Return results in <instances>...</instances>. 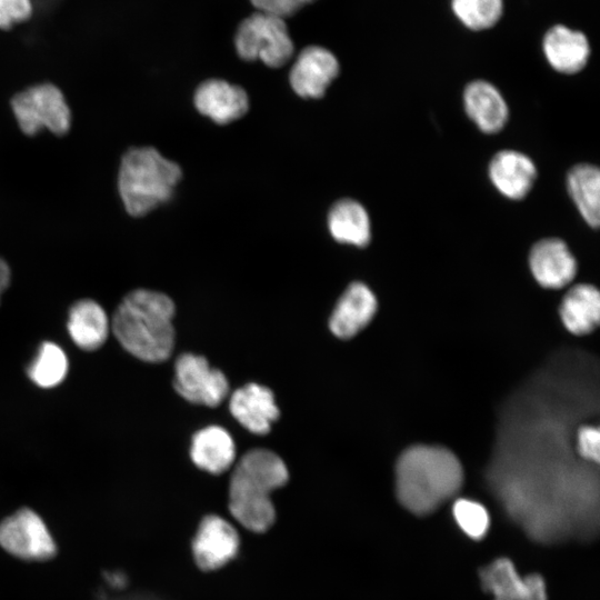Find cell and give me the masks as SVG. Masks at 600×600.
Listing matches in <instances>:
<instances>
[{
    "mask_svg": "<svg viewBox=\"0 0 600 600\" xmlns=\"http://www.w3.org/2000/svg\"><path fill=\"white\" fill-rule=\"evenodd\" d=\"M174 303L164 293L136 289L117 307L111 329L122 348L146 362L166 361L174 347Z\"/></svg>",
    "mask_w": 600,
    "mask_h": 600,
    "instance_id": "obj_1",
    "label": "cell"
},
{
    "mask_svg": "<svg viewBox=\"0 0 600 600\" xmlns=\"http://www.w3.org/2000/svg\"><path fill=\"white\" fill-rule=\"evenodd\" d=\"M463 472L457 457L440 447L407 449L396 467V490L410 512L426 516L452 498L461 488Z\"/></svg>",
    "mask_w": 600,
    "mask_h": 600,
    "instance_id": "obj_2",
    "label": "cell"
},
{
    "mask_svg": "<svg viewBox=\"0 0 600 600\" xmlns=\"http://www.w3.org/2000/svg\"><path fill=\"white\" fill-rule=\"evenodd\" d=\"M283 460L267 449H252L238 461L229 486V509L234 519L254 532L268 530L276 510L271 492L288 481Z\"/></svg>",
    "mask_w": 600,
    "mask_h": 600,
    "instance_id": "obj_3",
    "label": "cell"
},
{
    "mask_svg": "<svg viewBox=\"0 0 600 600\" xmlns=\"http://www.w3.org/2000/svg\"><path fill=\"white\" fill-rule=\"evenodd\" d=\"M182 177L180 167L153 147H133L121 157L117 190L131 217H143L169 201Z\"/></svg>",
    "mask_w": 600,
    "mask_h": 600,
    "instance_id": "obj_4",
    "label": "cell"
},
{
    "mask_svg": "<svg viewBox=\"0 0 600 600\" xmlns=\"http://www.w3.org/2000/svg\"><path fill=\"white\" fill-rule=\"evenodd\" d=\"M10 108L20 131L33 137L47 130L54 136L66 134L72 123L68 101L58 86L37 83L17 92Z\"/></svg>",
    "mask_w": 600,
    "mask_h": 600,
    "instance_id": "obj_5",
    "label": "cell"
},
{
    "mask_svg": "<svg viewBox=\"0 0 600 600\" xmlns=\"http://www.w3.org/2000/svg\"><path fill=\"white\" fill-rule=\"evenodd\" d=\"M234 46L241 59L261 60L271 68L284 66L294 51L286 19L261 11H256L239 24Z\"/></svg>",
    "mask_w": 600,
    "mask_h": 600,
    "instance_id": "obj_6",
    "label": "cell"
},
{
    "mask_svg": "<svg viewBox=\"0 0 600 600\" xmlns=\"http://www.w3.org/2000/svg\"><path fill=\"white\" fill-rule=\"evenodd\" d=\"M0 547L26 561H47L58 550L43 519L29 508H21L0 522Z\"/></svg>",
    "mask_w": 600,
    "mask_h": 600,
    "instance_id": "obj_7",
    "label": "cell"
},
{
    "mask_svg": "<svg viewBox=\"0 0 600 600\" xmlns=\"http://www.w3.org/2000/svg\"><path fill=\"white\" fill-rule=\"evenodd\" d=\"M173 387L189 402L208 407L219 406L229 392L226 376L211 368L204 357L192 353L177 358Z\"/></svg>",
    "mask_w": 600,
    "mask_h": 600,
    "instance_id": "obj_8",
    "label": "cell"
},
{
    "mask_svg": "<svg viewBox=\"0 0 600 600\" xmlns=\"http://www.w3.org/2000/svg\"><path fill=\"white\" fill-rule=\"evenodd\" d=\"M481 587L494 600H547L546 584L540 574L520 577L511 560L498 558L479 570Z\"/></svg>",
    "mask_w": 600,
    "mask_h": 600,
    "instance_id": "obj_9",
    "label": "cell"
},
{
    "mask_svg": "<svg viewBox=\"0 0 600 600\" xmlns=\"http://www.w3.org/2000/svg\"><path fill=\"white\" fill-rule=\"evenodd\" d=\"M339 73L336 56L326 48L310 46L300 51L289 80L293 91L306 99L321 98Z\"/></svg>",
    "mask_w": 600,
    "mask_h": 600,
    "instance_id": "obj_10",
    "label": "cell"
},
{
    "mask_svg": "<svg viewBox=\"0 0 600 600\" xmlns=\"http://www.w3.org/2000/svg\"><path fill=\"white\" fill-rule=\"evenodd\" d=\"M239 549L236 529L218 516L206 517L192 541L198 567L204 571L219 569L233 559Z\"/></svg>",
    "mask_w": 600,
    "mask_h": 600,
    "instance_id": "obj_11",
    "label": "cell"
},
{
    "mask_svg": "<svg viewBox=\"0 0 600 600\" xmlns=\"http://www.w3.org/2000/svg\"><path fill=\"white\" fill-rule=\"evenodd\" d=\"M529 266L537 282L549 289L564 287L577 272L573 254L559 238H544L536 242L530 250Z\"/></svg>",
    "mask_w": 600,
    "mask_h": 600,
    "instance_id": "obj_12",
    "label": "cell"
},
{
    "mask_svg": "<svg viewBox=\"0 0 600 600\" xmlns=\"http://www.w3.org/2000/svg\"><path fill=\"white\" fill-rule=\"evenodd\" d=\"M197 110L218 124L241 118L249 108L247 92L221 79H209L199 84L193 97Z\"/></svg>",
    "mask_w": 600,
    "mask_h": 600,
    "instance_id": "obj_13",
    "label": "cell"
},
{
    "mask_svg": "<svg viewBox=\"0 0 600 600\" xmlns=\"http://www.w3.org/2000/svg\"><path fill=\"white\" fill-rule=\"evenodd\" d=\"M231 414L248 431L266 434L279 417L272 391L257 383L237 389L229 401Z\"/></svg>",
    "mask_w": 600,
    "mask_h": 600,
    "instance_id": "obj_14",
    "label": "cell"
},
{
    "mask_svg": "<svg viewBox=\"0 0 600 600\" xmlns=\"http://www.w3.org/2000/svg\"><path fill=\"white\" fill-rule=\"evenodd\" d=\"M488 173L501 194L511 200H520L531 190L537 178V168L527 154L507 149L492 157Z\"/></svg>",
    "mask_w": 600,
    "mask_h": 600,
    "instance_id": "obj_15",
    "label": "cell"
},
{
    "mask_svg": "<svg viewBox=\"0 0 600 600\" xmlns=\"http://www.w3.org/2000/svg\"><path fill=\"white\" fill-rule=\"evenodd\" d=\"M377 311L373 292L362 282L351 283L340 297L329 320L331 332L349 339L361 331Z\"/></svg>",
    "mask_w": 600,
    "mask_h": 600,
    "instance_id": "obj_16",
    "label": "cell"
},
{
    "mask_svg": "<svg viewBox=\"0 0 600 600\" xmlns=\"http://www.w3.org/2000/svg\"><path fill=\"white\" fill-rule=\"evenodd\" d=\"M542 50L549 64L566 74L581 71L590 56L587 37L562 24L553 26L546 32Z\"/></svg>",
    "mask_w": 600,
    "mask_h": 600,
    "instance_id": "obj_17",
    "label": "cell"
},
{
    "mask_svg": "<svg viewBox=\"0 0 600 600\" xmlns=\"http://www.w3.org/2000/svg\"><path fill=\"white\" fill-rule=\"evenodd\" d=\"M463 106L468 117L486 133L500 131L509 117L507 102L490 82L476 80L463 91Z\"/></svg>",
    "mask_w": 600,
    "mask_h": 600,
    "instance_id": "obj_18",
    "label": "cell"
},
{
    "mask_svg": "<svg viewBox=\"0 0 600 600\" xmlns=\"http://www.w3.org/2000/svg\"><path fill=\"white\" fill-rule=\"evenodd\" d=\"M67 328L72 341L82 350L93 351L107 340L110 322L104 309L92 299H81L69 310Z\"/></svg>",
    "mask_w": 600,
    "mask_h": 600,
    "instance_id": "obj_19",
    "label": "cell"
},
{
    "mask_svg": "<svg viewBox=\"0 0 600 600\" xmlns=\"http://www.w3.org/2000/svg\"><path fill=\"white\" fill-rule=\"evenodd\" d=\"M190 456L198 468L220 474L232 466L236 446L226 429L210 426L193 436Z\"/></svg>",
    "mask_w": 600,
    "mask_h": 600,
    "instance_id": "obj_20",
    "label": "cell"
},
{
    "mask_svg": "<svg viewBox=\"0 0 600 600\" xmlns=\"http://www.w3.org/2000/svg\"><path fill=\"white\" fill-rule=\"evenodd\" d=\"M328 228L332 238L340 243L366 247L370 242L369 214L363 206L353 199H341L331 207Z\"/></svg>",
    "mask_w": 600,
    "mask_h": 600,
    "instance_id": "obj_21",
    "label": "cell"
},
{
    "mask_svg": "<svg viewBox=\"0 0 600 600\" xmlns=\"http://www.w3.org/2000/svg\"><path fill=\"white\" fill-rule=\"evenodd\" d=\"M560 317L564 327L574 334H587L599 323L600 294L591 284L571 288L560 306Z\"/></svg>",
    "mask_w": 600,
    "mask_h": 600,
    "instance_id": "obj_22",
    "label": "cell"
},
{
    "mask_svg": "<svg viewBox=\"0 0 600 600\" xmlns=\"http://www.w3.org/2000/svg\"><path fill=\"white\" fill-rule=\"evenodd\" d=\"M568 192L582 219L591 228L600 223V171L589 163H579L567 176Z\"/></svg>",
    "mask_w": 600,
    "mask_h": 600,
    "instance_id": "obj_23",
    "label": "cell"
},
{
    "mask_svg": "<svg viewBox=\"0 0 600 600\" xmlns=\"http://www.w3.org/2000/svg\"><path fill=\"white\" fill-rule=\"evenodd\" d=\"M68 358L56 343L43 342L28 367L30 380L41 388H53L60 384L68 373Z\"/></svg>",
    "mask_w": 600,
    "mask_h": 600,
    "instance_id": "obj_24",
    "label": "cell"
},
{
    "mask_svg": "<svg viewBox=\"0 0 600 600\" xmlns=\"http://www.w3.org/2000/svg\"><path fill=\"white\" fill-rule=\"evenodd\" d=\"M456 17L474 31L493 27L503 12V0H451Z\"/></svg>",
    "mask_w": 600,
    "mask_h": 600,
    "instance_id": "obj_25",
    "label": "cell"
},
{
    "mask_svg": "<svg viewBox=\"0 0 600 600\" xmlns=\"http://www.w3.org/2000/svg\"><path fill=\"white\" fill-rule=\"evenodd\" d=\"M452 512L457 523L468 537L479 540L486 536L490 520L482 504L469 499H458Z\"/></svg>",
    "mask_w": 600,
    "mask_h": 600,
    "instance_id": "obj_26",
    "label": "cell"
},
{
    "mask_svg": "<svg viewBox=\"0 0 600 600\" xmlns=\"http://www.w3.org/2000/svg\"><path fill=\"white\" fill-rule=\"evenodd\" d=\"M32 13L31 0H0V29H10Z\"/></svg>",
    "mask_w": 600,
    "mask_h": 600,
    "instance_id": "obj_27",
    "label": "cell"
},
{
    "mask_svg": "<svg viewBox=\"0 0 600 600\" xmlns=\"http://www.w3.org/2000/svg\"><path fill=\"white\" fill-rule=\"evenodd\" d=\"M578 453L587 461L599 463L600 431L593 426H583L577 433Z\"/></svg>",
    "mask_w": 600,
    "mask_h": 600,
    "instance_id": "obj_28",
    "label": "cell"
},
{
    "mask_svg": "<svg viewBox=\"0 0 600 600\" xmlns=\"http://www.w3.org/2000/svg\"><path fill=\"white\" fill-rule=\"evenodd\" d=\"M257 11L270 13L282 19L293 16L314 0H250Z\"/></svg>",
    "mask_w": 600,
    "mask_h": 600,
    "instance_id": "obj_29",
    "label": "cell"
},
{
    "mask_svg": "<svg viewBox=\"0 0 600 600\" xmlns=\"http://www.w3.org/2000/svg\"><path fill=\"white\" fill-rule=\"evenodd\" d=\"M103 579L111 590L121 591L128 584V577L120 570H110L103 573Z\"/></svg>",
    "mask_w": 600,
    "mask_h": 600,
    "instance_id": "obj_30",
    "label": "cell"
},
{
    "mask_svg": "<svg viewBox=\"0 0 600 600\" xmlns=\"http://www.w3.org/2000/svg\"><path fill=\"white\" fill-rule=\"evenodd\" d=\"M97 600H164V599L159 598L154 594H150V593H131V594L110 597L109 594L104 592H100Z\"/></svg>",
    "mask_w": 600,
    "mask_h": 600,
    "instance_id": "obj_31",
    "label": "cell"
},
{
    "mask_svg": "<svg viewBox=\"0 0 600 600\" xmlns=\"http://www.w3.org/2000/svg\"><path fill=\"white\" fill-rule=\"evenodd\" d=\"M11 281V269L9 264L0 257V301L2 294L8 289Z\"/></svg>",
    "mask_w": 600,
    "mask_h": 600,
    "instance_id": "obj_32",
    "label": "cell"
}]
</instances>
